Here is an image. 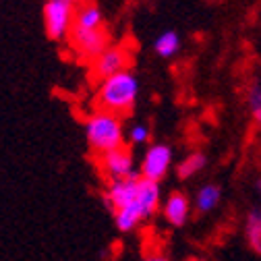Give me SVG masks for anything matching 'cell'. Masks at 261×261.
Listing matches in <instances>:
<instances>
[{
    "instance_id": "1",
    "label": "cell",
    "mask_w": 261,
    "mask_h": 261,
    "mask_svg": "<svg viewBox=\"0 0 261 261\" xmlns=\"http://www.w3.org/2000/svg\"><path fill=\"white\" fill-rule=\"evenodd\" d=\"M137 97H139V79L133 71L126 69L122 73H116L100 81V87H97V110L124 116L135 108Z\"/></svg>"
},
{
    "instance_id": "2",
    "label": "cell",
    "mask_w": 261,
    "mask_h": 261,
    "mask_svg": "<svg viewBox=\"0 0 261 261\" xmlns=\"http://www.w3.org/2000/svg\"><path fill=\"white\" fill-rule=\"evenodd\" d=\"M85 139L89 149L97 158L124 147V128L120 116L104 110H95L85 120Z\"/></svg>"
},
{
    "instance_id": "3",
    "label": "cell",
    "mask_w": 261,
    "mask_h": 261,
    "mask_svg": "<svg viewBox=\"0 0 261 261\" xmlns=\"http://www.w3.org/2000/svg\"><path fill=\"white\" fill-rule=\"evenodd\" d=\"M160 203H162V193H160V182H153V180H147L141 176V182H139V195L137 199L122 207L120 212L114 214V224L120 232H130L135 228L151 218L158 210H160Z\"/></svg>"
},
{
    "instance_id": "4",
    "label": "cell",
    "mask_w": 261,
    "mask_h": 261,
    "mask_svg": "<svg viewBox=\"0 0 261 261\" xmlns=\"http://www.w3.org/2000/svg\"><path fill=\"white\" fill-rule=\"evenodd\" d=\"M75 5L69 0H46L44 3V29L50 40L69 38L75 23Z\"/></svg>"
},
{
    "instance_id": "5",
    "label": "cell",
    "mask_w": 261,
    "mask_h": 261,
    "mask_svg": "<svg viewBox=\"0 0 261 261\" xmlns=\"http://www.w3.org/2000/svg\"><path fill=\"white\" fill-rule=\"evenodd\" d=\"M69 42H71L75 54L79 56V60L89 62V64L110 48V36H108V31L104 27L102 29L73 27L71 34H69Z\"/></svg>"
},
{
    "instance_id": "6",
    "label": "cell",
    "mask_w": 261,
    "mask_h": 261,
    "mask_svg": "<svg viewBox=\"0 0 261 261\" xmlns=\"http://www.w3.org/2000/svg\"><path fill=\"white\" fill-rule=\"evenodd\" d=\"M170 166H172V149H170V145L155 143V145H149L147 151L143 153L139 174L143 178H147V180L160 182L168 174Z\"/></svg>"
},
{
    "instance_id": "7",
    "label": "cell",
    "mask_w": 261,
    "mask_h": 261,
    "mask_svg": "<svg viewBox=\"0 0 261 261\" xmlns=\"http://www.w3.org/2000/svg\"><path fill=\"white\" fill-rule=\"evenodd\" d=\"M130 64V52L126 46H110L102 56H97L91 62V75L95 79H108L116 73H122Z\"/></svg>"
},
{
    "instance_id": "8",
    "label": "cell",
    "mask_w": 261,
    "mask_h": 261,
    "mask_svg": "<svg viewBox=\"0 0 261 261\" xmlns=\"http://www.w3.org/2000/svg\"><path fill=\"white\" fill-rule=\"evenodd\" d=\"M100 160V170L102 174L108 178V182H114V180H124V178H130V176H137L139 172H135V162H133V153H130L126 147H120V149H114Z\"/></svg>"
},
{
    "instance_id": "9",
    "label": "cell",
    "mask_w": 261,
    "mask_h": 261,
    "mask_svg": "<svg viewBox=\"0 0 261 261\" xmlns=\"http://www.w3.org/2000/svg\"><path fill=\"white\" fill-rule=\"evenodd\" d=\"M139 182H141V174L130 176V178H124V180L108 182L106 193H104L106 207H108L112 214H116V212H120L122 207L130 205V203L137 199V195H139Z\"/></svg>"
},
{
    "instance_id": "10",
    "label": "cell",
    "mask_w": 261,
    "mask_h": 261,
    "mask_svg": "<svg viewBox=\"0 0 261 261\" xmlns=\"http://www.w3.org/2000/svg\"><path fill=\"white\" fill-rule=\"evenodd\" d=\"M189 214H191V201L185 193L174 191L164 199V203H162V216L174 228L185 226L189 222Z\"/></svg>"
},
{
    "instance_id": "11",
    "label": "cell",
    "mask_w": 261,
    "mask_h": 261,
    "mask_svg": "<svg viewBox=\"0 0 261 261\" xmlns=\"http://www.w3.org/2000/svg\"><path fill=\"white\" fill-rule=\"evenodd\" d=\"M257 193H259V205L253 207L247 214V220H245V237H247L249 247L255 253L261 255V178L257 180Z\"/></svg>"
},
{
    "instance_id": "12",
    "label": "cell",
    "mask_w": 261,
    "mask_h": 261,
    "mask_svg": "<svg viewBox=\"0 0 261 261\" xmlns=\"http://www.w3.org/2000/svg\"><path fill=\"white\" fill-rule=\"evenodd\" d=\"M73 27L79 29H102L104 27V15L95 3H83L77 7L75 23Z\"/></svg>"
},
{
    "instance_id": "13",
    "label": "cell",
    "mask_w": 261,
    "mask_h": 261,
    "mask_svg": "<svg viewBox=\"0 0 261 261\" xmlns=\"http://www.w3.org/2000/svg\"><path fill=\"white\" fill-rule=\"evenodd\" d=\"M220 199H222V191L218 185H203L195 195V207L201 214H210L220 205Z\"/></svg>"
},
{
    "instance_id": "14",
    "label": "cell",
    "mask_w": 261,
    "mask_h": 261,
    "mask_svg": "<svg viewBox=\"0 0 261 261\" xmlns=\"http://www.w3.org/2000/svg\"><path fill=\"white\" fill-rule=\"evenodd\" d=\"M205 164H207L205 153H201V151H193V153H189V155L180 162V164H178V168H176V176H178L180 180L193 178L195 174H199V172L205 168Z\"/></svg>"
},
{
    "instance_id": "15",
    "label": "cell",
    "mask_w": 261,
    "mask_h": 261,
    "mask_svg": "<svg viewBox=\"0 0 261 261\" xmlns=\"http://www.w3.org/2000/svg\"><path fill=\"white\" fill-rule=\"evenodd\" d=\"M178 48H180V36L176 31H164L153 42V50L162 58H172L178 52Z\"/></svg>"
},
{
    "instance_id": "16",
    "label": "cell",
    "mask_w": 261,
    "mask_h": 261,
    "mask_svg": "<svg viewBox=\"0 0 261 261\" xmlns=\"http://www.w3.org/2000/svg\"><path fill=\"white\" fill-rule=\"evenodd\" d=\"M247 104L257 124H261V83H253L247 91Z\"/></svg>"
},
{
    "instance_id": "17",
    "label": "cell",
    "mask_w": 261,
    "mask_h": 261,
    "mask_svg": "<svg viewBox=\"0 0 261 261\" xmlns=\"http://www.w3.org/2000/svg\"><path fill=\"white\" fill-rule=\"evenodd\" d=\"M128 139L130 143H135V145H141L149 139V128L145 124H133L128 128Z\"/></svg>"
},
{
    "instance_id": "18",
    "label": "cell",
    "mask_w": 261,
    "mask_h": 261,
    "mask_svg": "<svg viewBox=\"0 0 261 261\" xmlns=\"http://www.w3.org/2000/svg\"><path fill=\"white\" fill-rule=\"evenodd\" d=\"M143 261H170V259L164 257V255H149V257H145Z\"/></svg>"
},
{
    "instance_id": "19",
    "label": "cell",
    "mask_w": 261,
    "mask_h": 261,
    "mask_svg": "<svg viewBox=\"0 0 261 261\" xmlns=\"http://www.w3.org/2000/svg\"><path fill=\"white\" fill-rule=\"evenodd\" d=\"M69 3H73V5H83V0H69Z\"/></svg>"
},
{
    "instance_id": "20",
    "label": "cell",
    "mask_w": 261,
    "mask_h": 261,
    "mask_svg": "<svg viewBox=\"0 0 261 261\" xmlns=\"http://www.w3.org/2000/svg\"><path fill=\"white\" fill-rule=\"evenodd\" d=\"M189 261H203V259H199V257H193V259H189Z\"/></svg>"
}]
</instances>
